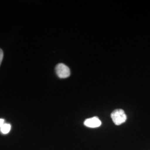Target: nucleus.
Here are the masks:
<instances>
[{
  "instance_id": "obj_4",
  "label": "nucleus",
  "mask_w": 150,
  "mask_h": 150,
  "mask_svg": "<svg viewBox=\"0 0 150 150\" xmlns=\"http://www.w3.org/2000/svg\"><path fill=\"white\" fill-rule=\"evenodd\" d=\"M1 131L4 134H7L9 133L11 129V125L9 123H5L1 127Z\"/></svg>"
},
{
  "instance_id": "obj_6",
  "label": "nucleus",
  "mask_w": 150,
  "mask_h": 150,
  "mask_svg": "<svg viewBox=\"0 0 150 150\" xmlns=\"http://www.w3.org/2000/svg\"><path fill=\"white\" fill-rule=\"evenodd\" d=\"M5 124V120L3 118H0V129Z\"/></svg>"
},
{
  "instance_id": "obj_5",
  "label": "nucleus",
  "mask_w": 150,
  "mask_h": 150,
  "mask_svg": "<svg viewBox=\"0 0 150 150\" xmlns=\"http://www.w3.org/2000/svg\"><path fill=\"white\" fill-rule=\"evenodd\" d=\"M3 57H4V52H3L2 50L0 48V66H1V64L2 61Z\"/></svg>"
},
{
  "instance_id": "obj_1",
  "label": "nucleus",
  "mask_w": 150,
  "mask_h": 150,
  "mask_svg": "<svg viewBox=\"0 0 150 150\" xmlns=\"http://www.w3.org/2000/svg\"><path fill=\"white\" fill-rule=\"evenodd\" d=\"M113 122L116 125H120L124 123L127 119L126 115L122 109H116L111 114Z\"/></svg>"
},
{
  "instance_id": "obj_3",
  "label": "nucleus",
  "mask_w": 150,
  "mask_h": 150,
  "mask_svg": "<svg viewBox=\"0 0 150 150\" xmlns=\"http://www.w3.org/2000/svg\"><path fill=\"white\" fill-rule=\"evenodd\" d=\"M101 121L97 117H93L92 118H87L84 122V125L90 128H96L101 125Z\"/></svg>"
},
{
  "instance_id": "obj_2",
  "label": "nucleus",
  "mask_w": 150,
  "mask_h": 150,
  "mask_svg": "<svg viewBox=\"0 0 150 150\" xmlns=\"http://www.w3.org/2000/svg\"><path fill=\"white\" fill-rule=\"evenodd\" d=\"M57 75L61 79L67 78L70 76V70L69 67L64 64H57L55 68Z\"/></svg>"
}]
</instances>
